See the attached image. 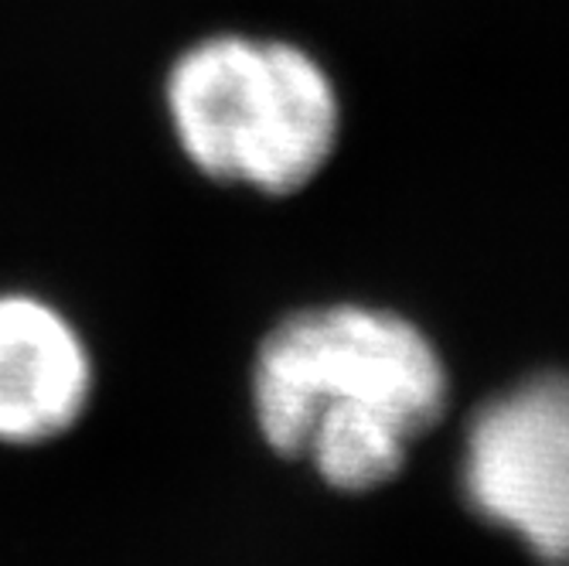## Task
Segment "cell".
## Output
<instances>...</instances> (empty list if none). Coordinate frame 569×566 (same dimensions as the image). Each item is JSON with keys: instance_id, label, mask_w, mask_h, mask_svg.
Listing matches in <instances>:
<instances>
[{"instance_id": "cell-1", "label": "cell", "mask_w": 569, "mask_h": 566, "mask_svg": "<svg viewBox=\"0 0 569 566\" xmlns=\"http://www.w3.org/2000/svg\"><path fill=\"white\" fill-rule=\"evenodd\" d=\"M252 406L277 454L310 457L338 491H372L443 417L447 373L427 335L399 315L310 307L256 351Z\"/></svg>"}, {"instance_id": "cell-2", "label": "cell", "mask_w": 569, "mask_h": 566, "mask_svg": "<svg viewBox=\"0 0 569 566\" xmlns=\"http://www.w3.org/2000/svg\"><path fill=\"white\" fill-rule=\"evenodd\" d=\"M168 120L194 171L290 195L335 150L341 107L331 76L290 41L209 34L174 59Z\"/></svg>"}, {"instance_id": "cell-3", "label": "cell", "mask_w": 569, "mask_h": 566, "mask_svg": "<svg viewBox=\"0 0 569 566\" xmlns=\"http://www.w3.org/2000/svg\"><path fill=\"white\" fill-rule=\"evenodd\" d=\"M463 498L522 536L546 566H569V376L542 373L488 399L463 450Z\"/></svg>"}, {"instance_id": "cell-4", "label": "cell", "mask_w": 569, "mask_h": 566, "mask_svg": "<svg viewBox=\"0 0 569 566\" xmlns=\"http://www.w3.org/2000/svg\"><path fill=\"white\" fill-rule=\"evenodd\" d=\"M89 396L92 355L66 311L38 294L0 290V444L62 437Z\"/></svg>"}]
</instances>
